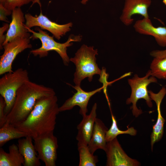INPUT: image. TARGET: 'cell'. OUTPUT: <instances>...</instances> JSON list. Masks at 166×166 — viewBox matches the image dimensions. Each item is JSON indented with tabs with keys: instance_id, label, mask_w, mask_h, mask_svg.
Segmentation results:
<instances>
[{
	"instance_id": "1",
	"label": "cell",
	"mask_w": 166,
	"mask_h": 166,
	"mask_svg": "<svg viewBox=\"0 0 166 166\" xmlns=\"http://www.w3.org/2000/svg\"><path fill=\"white\" fill-rule=\"evenodd\" d=\"M57 101L56 95L39 98L25 120L15 126L33 139L53 132L60 112Z\"/></svg>"
},
{
	"instance_id": "2",
	"label": "cell",
	"mask_w": 166,
	"mask_h": 166,
	"mask_svg": "<svg viewBox=\"0 0 166 166\" xmlns=\"http://www.w3.org/2000/svg\"><path fill=\"white\" fill-rule=\"evenodd\" d=\"M55 95L52 88L27 81L18 90L14 105L6 116V121L14 126L19 124L27 118L38 99Z\"/></svg>"
},
{
	"instance_id": "3",
	"label": "cell",
	"mask_w": 166,
	"mask_h": 166,
	"mask_svg": "<svg viewBox=\"0 0 166 166\" xmlns=\"http://www.w3.org/2000/svg\"><path fill=\"white\" fill-rule=\"evenodd\" d=\"M26 28L29 32L32 33L30 38L39 39L42 43L40 47L30 51L31 54L34 56H38L40 58H42L47 56L49 51H54L59 54L65 66H68L70 61V58L67 53V47L72 46L73 42H80L82 39L81 36L72 34L69 36L65 42L60 43L54 40L53 36H50L46 32L43 30L39 27L35 29L38 31L37 32Z\"/></svg>"
},
{
	"instance_id": "4",
	"label": "cell",
	"mask_w": 166,
	"mask_h": 166,
	"mask_svg": "<svg viewBox=\"0 0 166 166\" xmlns=\"http://www.w3.org/2000/svg\"><path fill=\"white\" fill-rule=\"evenodd\" d=\"M98 50L93 46L82 45L75 53L73 57L70 58L76 66L74 74L73 82L75 85L80 86L81 81L88 78L89 82L92 81L94 75L101 74L102 70L96 63V56Z\"/></svg>"
},
{
	"instance_id": "5",
	"label": "cell",
	"mask_w": 166,
	"mask_h": 166,
	"mask_svg": "<svg viewBox=\"0 0 166 166\" xmlns=\"http://www.w3.org/2000/svg\"><path fill=\"white\" fill-rule=\"evenodd\" d=\"M29 80L27 71L22 68L6 73L0 79V94L5 102L6 117L14 105L18 90Z\"/></svg>"
},
{
	"instance_id": "6",
	"label": "cell",
	"mask_w": 166,
	"mask_h": 166,
	"mask_svg": "<svg viewBox=\"0 0 166 166\" xmlns=\"http://www.w3.org/2000/svg\"><path fill=\"white\" fill-rule=\"evenodd\" d=\"M151 75V71H148L145 76L139 77L135 75L132 79L128 80V82L131 87L132 93L130 97L126 100V104L132 103V105L131 109H132L133 115L136 117H138L142 113V111L138 109L136 106V103L140 99H144L146 101L148 105L150 107L152 106V99L148 94L147 90L148 85L151 83L157 81L155 77Z\"/></svg>"
},
{
	"instance_id": "7",
	"label": "cell",
	"mask_w": 166,
	"mask_h": 166,
	"mask_svg": "<svg viewBox=\"0 0 166 166\" xmlns=\"http://www.w3.org/2000/svg\"><path fill=\"white\" fill-rule=\"evenodd\" d=\"M33 139L39 159L45 163V166H55L58 144L57 138L54 135L53 132Z\"/></svg>"
},
{
	"instance_id": "8",
	"label": "cell",
	"mask_w": 166,
	"mask_h": 166,
	"mask_svg": "<svg viewBox=\"0 0 166 166\" xmlns=\"http://www.w3.org/2000/svg\"><path fill=\"white\" fill-rule=\"evenodd\" d=\"M30 38H18L3 45L4 51L0 57V75L12 72V64L17 56L26 49L31 48Z\"/></svg>"
},
{
	"instance_id": "9",
	"label": "cell",
	"mask_w": 166,
	"mask_h": 166,
	"mask_svg": "<svg viewBox=\"0 0 166 166\" xmlns=\"http://www.w3.org/2000/svg\"><path fill=\"white\" fill-rule=\"evenodd\" d=\"M25 26L27 28L38 26L42 29L46 30L50 32L57 40L65 35L69 31L73 24L69 22L65 24H59L50 20L42 14V11L39 15L33 16L29 13L25 14Z\"/></svg>"
},
{
	"instance_id": "10",
	"label": "cell",
	"mask_w": 166,
	"mask_h": 166,
	"mask_svg": "<svg viewBox=\"0 0 166 166\" xmlns=\"http://www.w3.org/2000/svg\"><path fill=\"white\" fill-rule=\"evenodd\" d=\"M107 166H138L140 163L129 157L125 152L117 138L107 142L105 151Z\"/></svg>"
},
{
	"instance_id": "11",
	"label": "cell",
	"mask_w": 166,
	"mask_h": 166,
	"mask_svg": "<svg viewBox=\"0 0 166 166\" xmlns=\"http://www.w3.org/2000/svg\"><path fill=\"white\" fill-rule=\"evenodd\" d=\"M72 87L77 92L71 97L67 99L63 104L59 107L60 112L69 110L75 106H78L80 109L79 113L82 117L86 115L88 102L90 98L97 93L100 92L103 87L89 92L83 90L80 86H75Z\"/></svg>"
},
{
	"instance_id": "12",
	"label": "cell",
	"mask_w": 166,
	"mask_h": 166,
	"mask_svg": "<svg viewBox=\"0 0 166 166\" xmlns=\"http://www.w3.org/2000/svg\"><path fill=\"white\" fill-rule=\"evenodd\" d=\"M25 21V16L20 7L12 10L11 21L3 45L18 38H30L31 35L24 24Z\"/></svg>"
},
{
	"instance_id": "13",
	"label": "cell",
	"mask_w": 166,
	"mask_h": 166,
	"mask_svg": "<svg viewBox=\"0 0 166 166\" xmlns=\"http://www.w3.org/2000/svg\"><path fill=\"white\" fill-rule=\"evenodd\" d=\"M151 3V0H125L121 21L125 25H130L133 22L132 16L136 14L144 18H148V9Z\"/></svg>"
},
{
	"instance_id": "14",
	"label": "cell",
	"mask_w": 166,
	"mask_h": 166,
	"mask_svg": "<svg viewBox=\"0 0 166 166\" xmlns=\"http://www.w3.org/2000/svg\"><path fill=\"white\" fill-rule=\"evenodd\" d=\"M135 30L140 34L151 35L154 37L160 46H166V28L155 27L149 18L138 20L134 25Z\"/></svg>"
},
{
	"instance_id": "15",
	"label": "cell",
	"mask_w": 166,
	"mask_h": 166,
	"mask_svg": "<svg viewBox=\"0 0 166 166\" xmlns=\"http://www.w3.org/2000/svg\"><path fill=\"white\" fill-rule=\"evenodd\" d=\"M97 103H94L90 113L83 117L81 121L77 125L78 132L76 137L77 143L86 145L89 144L97 118Z\"/></svg>"
},
{
	"instance_id": "16",
	"label": "cell",
	"mask_w": 166,
	"mask_h": 166,
	"mask_svg": "<svg viewBox=\"0 0 166 166\" xmlns=\"http://www.w3.org/2000/svg\"><path fill=\"white\" fill-rule=\"evenodd\" d=\"M148 93L150 98L156 102L158 112L157 121L153 127L151 136V146L152 150L154 144L160 140L163 134L164 125L165 120L161 115L160 106L162 101L166 93V89L165 88H163L157 93H154L151 90L148 91Z\"/></svg>"
},
{
	"instance_id": "17",
	"label": "cell",
	"mask_w": 166,
	"mask_h": 166,
	"mask_svg": "<svg viewBox=\"0 0 166 166\" xmlns=\"http://www.w3.org/2000/svg\"><path fill=\"white\" fill-rule=\"evenodd\" d=\"M108 130L103 122L96 118L92 136L88 147L93 154L98 149L105 150L107 142L105 140L106 132Z\"/></svg>"
},
{
	"instance_id": "18",
	"label": "cell",
	"mask_w": 166,
	"mask_h": 166,
	"mask_svg": "<svg viewBox=\"0 0 166 166\" xmlns=\"http://www.w3.org/2000/svg\"><path fill=\"white\" fill-rule=\"evenodd\" d=\"M33 138L28 136L18 140L17 145L21 154L24 159V166H39L41 164L34 145Z\"/></svg>"
},
{
	"instance_id": "19",
	"label": "cell",
	"mask_w": 166,
	"mask_h": 166,
	"mask_svg": "<svg viewBox=\"0 0 166 166\" xmlns=\"http://www.w3.org/2000/svg\"><path fill=\"white\" fill-rule=\"evenodd\" d=\"M9 152L0 148V166H22L24 163V158L20 153L17 144L9 146Z\"/></svg>"
},
{
	"instance_id": "20",
	"label": "cell",
	"mask_w": 166,
	"mask_h": 166,
	"mask_svg": "<svg viewBox=\"0 0 166 166\" xmlns=\"http://www.w3.org/2000/svg\"><path fill=\"white\" fill-rule=\"evenodd\" d=\"M28 136L26 133L18 130L6 121L0 128V146L2 147L11 140L26 137Z\"/></svg>"
},
{
	"instance_id": "21",
	"label": "cell",
	"mask_w": 166,
	"mask_h": 166,
	"mask_svg": "<svg viewBox=\"0 0 166 166\" xmlns=\"http://www.w3.org/2000/svg\"><path fill=\"white\" fill-rule=\"evenodd\" d=\"M79 156V166H95L98 161L97 156L89 151L87 145L77 143Z\"/></svg>"
},
{
	"instance_id": "22",
	"label": "cell",
	"mask_w": 166,
	"mask_h": 166,
	"mask_svg": "<svg viewBox=\"0 0 166 166\" xmlns=\"http://www.w3.org/2000/svg\"><path fill=\"white\" fill-rule=\"evenodd\" d=\"M112 124L109 129L107 131L105 140L107 142L110 141L117 138V136L121 134H129L131 136H135L137 133V131L133 127L128 128L125 131L120 130L117 125V120L115 117L111 112Z\"/></svg>"
},
{
	"instance_id": "23",
	"label": "cell",
	"mask_w": 166,
	"mask_h": 166,
	"mask_svg": "<svg viewBox=\"0 0 166 166\" xmlns=\"http://www.w3.org/2000/svg\"><path fill=\"white\" fill-rule=\"evenodd\" d=\"M151 75L159 79H166V57L154 58L151 65Z\"/></svg>"
},
{
	"instance_id": "24",
	"label": "cell",
	"mask_w": 166,
	"mask_h": 166,
	"mask_svg": "<svg viewBox=\"0 0 166 166\" xmlns=\"http://www.w3.org/2000/svg\"><path fill=\"white\" fill-rule=\"evenodd\" d=\"M34 0H6L3 5L7 9L12 11L17 7H21L22 6L28 4Z\"/></svg>"
},
{
	"instance_id": "25",
	"label": "cell",
	"mask_w": 166,
	"mask_h": 166,
	"mask_svg": "<svg viewBox=\"0 0 166 166\" xmlns=\"http://www.w3.org/2000/svg\"><path fill=\"white\" fill-rule=\"evenodd\" d=\"M6 103L3 98L0 96V128L2 127L6 122V116L4 112Z\"/></svg>"
},
{
	"instance_id": "26",
	"label": "cell",
	"mask_w": 166,
	"mask_h": 166,
	"mask_svg": "<svg viewBox=\"0 0 166 166\" xmlns=\"http://www.w3.org/2000/svg\"><path fill=\"white\" fill-rule=\"evenodd\" d=\"M0 20L1 21L8 22L7 16L12 14V11L10 10L6 9L4 5L0 3Z\"/></svg>"
},
{
	"instance_id": "27",
	"label": "cell",
	"mask_w": 166,
	"mask_h": 166,
	"mask_svg": "<svg viewBox=\"0 0 166 166\" xmlns=\"http://www.w3.org/2000/svg\"><path fill=\"white\" fill-rule=\"evenodd\" d=\"M9 25L6 23L0 28V48L1 49H3V44L6 39V35H4L5 31L8 29Z\"/></svg>"
},
{
	"instance_id": "28",
	"label": "cell",
	"mask_w": 166,
	"mask_h": 166,
	"mask_svg": "<svg viewBox=\"0 0 166 166\" xmlns=\"http://www.w3.org/2000/svg\"><path fill=\"white\" fill-rule=\"evenodd\" d=\"M151 55L155 58H162L166 57V49L163 50H155L151 53Z\"/></svg>"
},
{
	"instance_id": "29",
	"label": "cell",
	"mask_w": 166,
	"mask_h": 166,
	"mask_svg": "<svg viewBox=\"0 0 166 166\" xmlns=\"http://www.w3.org/2000/svg\"><path fill=\"white\" fill-rule=\"evenodd\" d=\"M89 0H81V3L82 4L85 5Z\"/></svg>"
},
{
	"instance_id": "30",
	"label": "cell",
	"mask_w": 166,
	"mask_h": 166,
	"mask_svg": "<svg viewBox=\"0 0 166 166\" xmlns=\"http://www.w3.org/2000/svg\"><path fill=\"white\" fill-rule=\"evenodd\" d=\"M6 0H0V3H2L4 5L5 3Z\"/></svg>"
},
{
	"instance_id": "31",
	"label": "cell",
	"mask_w": 166,
	"mask_h": 166,
	"mask_svg": "<svg viewBox=\"0 0 166 166\" xmlns=\"http://www.w3.org/2000/svg\"><path fill=\"white\" fill-rule=\"evenodd\" d=\"M163 2L166 5V0H163Z\"/></svg>"
}]
</instances>
